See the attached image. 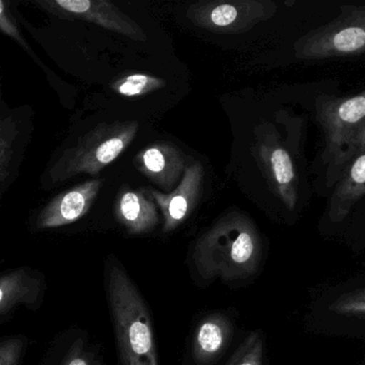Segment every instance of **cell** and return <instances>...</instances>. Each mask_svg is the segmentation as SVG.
<instances>
[{"instance_id": "obj_2", "label": "cell", "mask_w": 365, "mask_h": 365, "mask_svg": "<svg viewBox=\"0 0 365 365\" xmlns=\"http://www.w3.org/2000/svg\"><path fill=\"white\" fill-rule=\"evenodd\" d=\"M303 328L314 335L365 341V271L312 288Z\"/></svg>"}, {"instance_id": "obj_8", "label": "cell", "mask_w": 365, "mask_h": 365, "mask_svg": "<svg viewBox=\"0 0 365 365\" xmlns=\"http://www.w3.org/2000/svg\"><path fill=\"white\" fill-rule=\"evenodd\" d=\"M254 153L271 192L294 212L299 197L296 166L279 134L269 123L256 128Z\"/></svg>"}, {"instance_id": "obj_9", "label": "cell", "mask_w": 365, "mask_h": 365, "mask_svg": "<svg viewBox=\"0 0 365 365\" xmlns=\"http://www.w3.org/2000/svg\"><path fill=\"white\" fill-rule=\"evenodd\" d=\"M36 4L61 20L86 21L134 41L147 40L146 34L138 23L106 0H37Z\"/></svg>"}, {"instance_id": "obj_14", "label": "cell", "mask_w": 365, "mask_h": 365, "mask_svg": "<svg viewBox=\"0 0 365 365\" xmlns=\"http://www.w3.org/2000/svg\"><path fill=\"white\" fill-rule=\"evenodd\" d=\"M364 195L365 146L352 159L335 185L327 212L329 223L331 225L344 223L356 202Z\"/></svg>"}, {"instance_id": "obj_11", "label": "cell", "mask_w": 365, "mask_h": 365, "mask_svg": "<svg viewBox=\"0 0 365 365\" xmlns=\"http://www.w3.org/2000/svg\"><path fill=\"white\" fill-rule=\"evenodd\" d=\"M102 179H91L55 196L38 215L39 230L61 227L82 219L97 200L103 185Z\"/></svg>"}, {"instance_id": "obj_20", "label": "cell", "mask_w": 365, "mask_h": 365, "mask_svg": "<svg viewBox=\"0 0 365 365\" xmlns=\"http://www.w3.org/2000/svg\"><path fill=\"white\" fill-rule=\"evenodd\" d=\"M24 349V341L11 337L0 344V365H19Z\"/></svg>"}, {"instance_id": "obj_4", "label": "cell", "mask_w": 365, "mask_h": 365, "mask_svg": "<svg viewBox=\"0 0 365 365\" xmlns=\"http://www.w3.org/2000/svg\"><path fill=\"white\" fill-rule=\"evenodd\" d=\"M315 108L316 120L324 134L327 185L333 187L365 146V89L354 97L319 96Z\"/></svg>"}, {"instance_id": "obj_19", "label": "cell", "mask_w": 365, "mask_h": 365, "mask_svg": "<svg viewBox=\"0 0 365 365\" xmlns=\"http://www.w3.org/2000/svg\"><path fill=\"white\" fill-rule=\"evenodd\" d=\"M1 134H0V180L5 182L8 175V168L11 162L12 143L16 138V123L12 119H4L1 121Z\"/></svg>"}, {"instance_id": "obj_10", "label": "cell", "mask_w": 365, "mask_h": 365, "mask_svg": "<svg viewBox=\"0 0 365 365\" xmlns=\"http://www.w3.org/2000/svg\"><path fill=\"white\" fill-rule=\"evenodd\" d=\"M204 176L202 163L193 162L185 168L178 187L170 193H162L151 187L145 190L163 215L164 232H170L176 230L195 209L202 194Z\"/></svg>"}, {"instance_id": "obj_17", "label": "cell", "mask_w": 365, "mask_h": 365, "mask_svg": "<svg viewBox=\"0 0 365 365\" xmlns=\"http://www.w3.org/2000/svg\"><path fill=\"white\" fill-rule=\"evenodd\" d=\"M226 365H269L267 337L264 331L255 329L247 333Z\"/></svg>"}, {"instance_id": "obj_24", "label": "cell", "mask_w": 365, "mask_h": 365, "mask_svg": "<svg viewBox=\"0 0 365 365\" xmlns=\"http://www.w3.org/2000/svg\"><path fill=\"white\" fill-rule=\"evenodd\" d=\"M364 242H365V239H364V240H363L362 245H360V247H359L358 251H361V249H362L363 243H364Z\"/></svg>"}, {"instance_id": "obj_13", "label": "cell", "mask_w": 365, "mask_h": 365, "mask_svg": "<svg viewBox=\"0 0 365 365\" xmlns=\"http://www.w3.org/2000/svg\"><path fill=\"white\" fill-rule=\"evenodd\" d=\"M235 322L225 312L205 317L193 339L194 360L200 365H212L225 354L234 339Z\"/></svg>"}, {"instance_id": "obj_15", "label": "cell", "mask_w": 365, "mask_h": 365, "mask_svg": "<svg viewBox=\"0 0 365 365\" xmlns=\"http://www.w3.org/2000/svg\"><path fill=\"white\" fill-rule=\"evenodd\" d=\"M117 221L131 235L153 232L159 223L157 206L142 192L123 187L115 204Z\"/></svg>"}, {"instance_id": "obj_22", "label": "cell", "mask_w": 365, "mask_h": 365, "mask_svg": "<svg viewBox=\"0 0 365 365\" xmlns=\"http://www.w3.org/2000/svg\"><path fill=\"white\" fill-rule=\"evenodd\" d=\"M61 365H95V363L91 356L83 349L81 343L76 341Z\"/></svg>"}, {"instance_id": "obj_12", "label": "cell", "mask_w": 365, "mask_h": 365, "mask_svg": "<svg viewBox=\"0 0 365 365\" xmlns=\"http://www.w3.org/2000/svg\"><path fill=\"white\" fill-rule=\"evenodd\" d=\"M134 165L138 172L164 191H174L175 185L182 179L187 157L172 143H155L145 147L136 155Z\"/></svg>"}, {"instance_id": "obj_3", "label": "cell", "mask_w": 365, "mask_h": 365, "mask_svg": "<svg viewBox=\"0 0 365 365\" xmlns=\"http://www.w3.org/2000/svg\"><path fill=\"white\" fill-rule=\"evenodd\" d=\"M108 299L123 365H159L148 307L117 264L108 266Z\"/></svg>"}, {"instance_id": "obj_16", "label": "cell", "mask_w": 365, "mask_h": 365, "mask_svg": "<svg viewBox=\"0 0 365 365\" xmlns=\"http://www.w3.org/2000/svg\"><path fill=\"white\" fill-rule=\"evenodd\" d=\"M40 282L26 269L6 273L0 279V314L6 315L21 303H35Z\"/></svg>"}, {"instance_id": "obj_23", "label": "cell", "mask_w": 365, "mask_h": 365, "mask_svg": "<svg viewBox=\"0 0 365 365\" xmlns=\"http://www.w3.org/2000/svg\"><path fill=\"white\" fill-rule=\"evenodd\" d=\"M356 365H365V356L363 359H361L360 361H359L358 363H356Z\"/></svg>"}, {"instance_id": "obj_18", "label": "cell", "mask_w": 365, "mask_h": 365, "mask_svg": "<svg viewBox=\"0 0 365 365\" xmlns=\"http://www.w3.org/2000/svg\"><path fill=\"white\" fill-rule=\"evenodd\" d=\"M166 82L148 74H131L119 78L110 85V88L123 97H140L165 87Z\"/></svg>"}, {"instance_id": "obj_5", "label": "cell", "mask_w": 365, "mask_h": 365, "mask_svg": "<svg viewBox=\"0 0 365 365\" xmlns=\"http://www.w3.org/2000/svg\"><path fill=\"white\" fill-rule=\"evenodd\" d=\"M140 130L138 121L100 123L80 138L76 146L63 151L50 170L53 182L80 174L98 175L130 146Z\"/></svg>"}, {"instance_id": "obj_1", "label": "cell", "mask_w": 365, "mask_h": 365, "mask_svg": "<svg viewBox=\"0 0 365 365\" xmlns=\"http://www.w3.org/2000/svg\"><path fill=\"white\" fill-rule=\"evenodd\" d=\"M267 259L264 239L253 220L240 211L222 215L198 239L193 262L206 281L251 283Z\"/></svg>"}, {"instance_id": "obj_25", "label": "cell", "mask_w": 365, "mask_h": 365, "mask_svg": "<svg viewBox=\"0 0 365 365\" xmlns=\"http://www.w3.org/2000/svg\"><path fill=\"white\" fill-rule=\"evenodd\" d=\"M364 268H365V264H364Z\"/></svg>"}, {"instance_id": "obj_6", "label": "cell", "mask_w": 365, "mask_h": 365, "mask_svg": "<svg viewBox=\"0 0 365 365\" xmlns=\"http://www.w3.org/2000/svg\"><path fill=\"white\" fill-rule=\"evenodd\" d=\"M294 52L299 61L365 54V6H341L332 22L299 38Z\"/></svg>"}, {"instance_id": "obj_7", "label": "cell", "mask_w": 365, "mask_h": 365, "mask_svg": "<svg viewBox=\"0 0 365 365\" xmlns=\"http://www.w3.org/2000/svg\"><path fill=\"white\" fill-rule=\"evenodd\" d=\"M277 11L271 0H211L190 6L187 18L212 33L242 34L270 20Z\"/></svg>"}, {"instance_id": "obj_21", "label": "cell", "mask_w": 365, "mask_h": 365, "mask_svg": "<svg viewBox=\"0 0 365 365\" xmlns=\"http://www.w3.org/2000/svg\"><path fill=\"white\" fill-rule=\"evenodd\" d=\"M0 29H1L4 34L9 36L12 39L16 40L23 48H29V46H27V44L25 43L24 40H23L22 36H21V33L19 31L16 23H14V19H12L11 14H10L8 8L6 7V3L4 0L0 1Z\"/></svg>"}]
</instances>
